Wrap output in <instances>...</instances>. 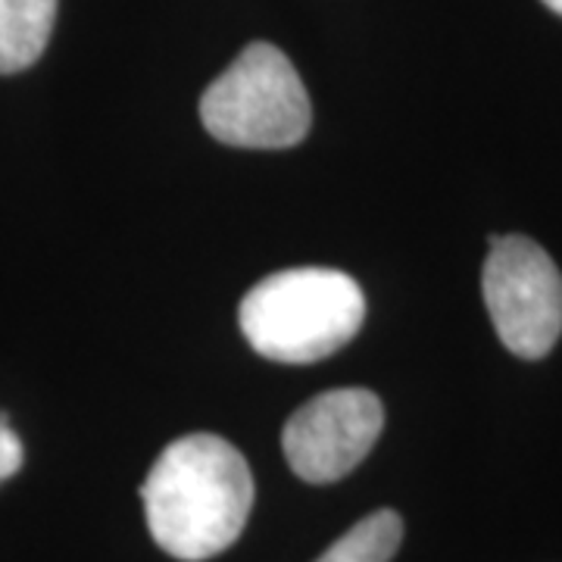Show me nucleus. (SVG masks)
Here are the masks:
<instances>
[{
	"mask_svg": "<svg viewBox=\"0 0 562 562\" xmlns=\"http://www.w3.org/2000/svg\"><path fill=\"white\" fill-rule=\"evenodd\" d=\"M140 501L160 550L181 562L213 560L241 538L254 509V475L238 447L198 431L157 457Z\"/></svg>",
	"mask_w": 562,
	"mask_h": 562,
	"instance_id": "nucleus-1",
	"label": "nucleus"
},
{
	"mask_svg": "<svg viewBox=\"0 0 562 562\" xmlns=\"http://www.w3.org/2000/svg\"><path fill=\"white\" fill-rule=\"evenodd\" d=\"M366 316L360 284L338 269H284L257 281L238 310L247 344L276 362H319L350 344Z\"/></svg>",
	"mask_w": 562,
	"mask_h": 562,
	"instance_id": "nucleus-2",
	"label": "nucleus"
},
{
	"mask_svg": "<svg viewBox=\"0 0 562 562\" xmlns=\"http://www.w3.org/2000/svg\"><path fill=\"white\" fill-rule=\"evenodd\" d=\"M201 120L228 147L281 150L306 138L313 106L294 63L257 41L203 91Z\"/></svg>",
	"mask_w": 562,
	"mask_h": 562,
	"instance_id": "nucleus-3",
	"label": "nucleus"
},
{
	"mask_svg": "<svg viewBox=\"0 0 562 562\" xmlns=\"http://www.w3.org/2000/svg\"><path fill=\"white\" fill-rule=\"evenodd\" d=\"M482 294L503 347L522 360L547 357L562 335V276L541 244L491 235Z\"/></svg>",
	"mask_w": 562,
	"mask_h": 562,
	"instance_id": "nucleus-4",
	"label": "nucleus"
},
{
	"mask_svg": "<svg viewBox=\"0 0 562 562\" xmlns=\"http://www.w3.org/2000/svg\"><path fill=\"white\" fill-rule=\"evenodd\" d=\"M384 428L382 401L366 387L325 391L288 419L281 450L294 475L310 484L341 482L375 447Z\"/></svg>",
	"mask_w": 562,
	"mask_h": 562,
	"instance_id": "nucleus-5",
	"label": "nucleus"
},
{
	"mask_svg": "<svg viewBox=\"0 0 562 562\" xmlns=\"http://www.w3.org/2000/svg\"><path fill=\"white\" fill-rule=\"evenodd\" d=\"M57 22V0H0V76L35 66Z\"/></svg>",
	"mask_w": 562,
	"mask_h": 562,
	"instance_id": "nucleus-6",
	"label": "nucleus"
},
{
	"mask_svg": "<svg viewBox=\"0 0 562 562\" xmlns=\"http://www.w3.org/2000/svg\"><path fill=\"white\" fill-rule=\"evenodd\" d=\"M403 541V519L394 509H379L331 543L316 562H391Z\"/></svg>",
	"mask_w": 562,
	"mask_h": 562,
	"instance_id": "nucleus-7",
	"label": "nucleus"
},
{
	"mask_svg": "<svg viewBox=\"0 0 562 562\" xmlns=\"http://www.w3.org/2000/svg\"><path fill=\"white\" fill-rule=\"evenodd\" d=\"M22 460H25V450H22L20 435L10 428L7 413H0V484L20 472Z\"/></svg>",
	"mask_w": 562,
	"mask_h": 562,
	"instance_id": "nucleus-8",
	"label": "nucleus"
},
{
	"mask_svg": "<svg viewBox=\"0 0 562 562\" xmlns=\"http://www.w3.org/2000/svg\"><path fill=\"white\" fill-rule=\"evenodd\" d=\"M543 3H547V7H550L553 13H560V16H562V0H543Z\"/></svg>",
	"mask_w": 562,
	"mask_h": 562,
	"instance_id": "nucleus-9",
	"label": "nucleus"
}]
</instances>
